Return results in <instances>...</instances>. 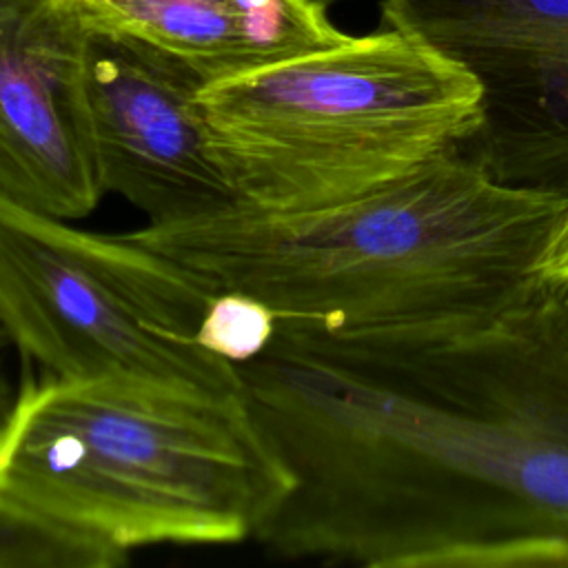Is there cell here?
<instances>
[{"label": "cell", "mask_w": 568, "mask_h": 568, "mask_svg": "<svg viewBox=\"0 0 568 568\" xmlns=\"http://www.w3.org/2000/svg\"><path fill=\"white\" fill-rule=\"evenodd\" d=\"M291 488L253 539L366 568H568V311L326 335L237 364Z\"/></svg>", "instance_id": "cell-1"}, {"label": "cell", "mask_w": 568, "mask_h": 568, "mask_svg": "<svg viewBox=\"0 0 568 568\" xmlns=\"http://www.w3.org/2000/svg\"><path fill=\"white\" fill-rule=\"evenodd\" d=\"M568 197L490 180L459 151L335 204L240 200L124 233L209 293L264 302L277 326L326 335L453 326L537 295L541 248Z\"/></svg>", "instance_id": "cell-2"}, {"label": "cell", "mask_w": 568, "mask_h": 568, "mask_svg": "<svg viewBox=\"0 0 568 568\" xmlns=\"http://www.w3.org/2000/svg\"><path fill=\"white\" fill-rule=\"evenodd\" d=\"M288 488L244 384L27 375L0 422V504L122 555L240 544Z\"/></svg>", "instance_id": "cell-3"}, {"label": "cell", "mask_w": 568, "mask_h": 568, "mask_svg": "<svg viewBox=\"0 0 568 568\" xmlns=\"http://www.w3.org/2000/svg\"><path fill=\"white\" fill-rule=\"evenodd\" d=\"M197 98L235 200L266 211L402 180L459 151L484 109L470 67L399 27L204 82Z\"/></svg>", "instance_id": "cell-4"}, {"label": "cell", "mask_w": 568, "mask_h": 568, "mask_svg": "<svg viewBox=\"0 0 568 568\" xmlns=\"http://www.w3.org/2000/svg\"><path fill=\"white\" fill-rule=\"evenodd\" d=\"M213 293L124 233H93L0 197V326L47 375L233 388L195 342Z\"/></svg>", "instance_id": "cell-5"}, {"label": "cell", "mask_w": 568, "mask_h": 568, "mask_svg": "<svg viewBox=\"0 0 568 568\" xmlns=\"http://www.w3.org/2000/svg\"><path fill=\"white\" fill-rule=\"evenodd\" d=\"M204 80L175 55L129 36L89 29L82 106L102 193H115L146 224L235 202L209 144Z\"/></svg>", "instance_id": "cell-6"}, {"label": "cell", "mask_w": 568, "mask_h": 568, "mask_svg": "<svg viewBox=\"0 0 568 568\" xmlns=\"http://www.w3.org/2000/svg\"><path fill=\"white\" fill-rule=\"evenodd\" d=\"M87 33L73 0H0V197L69 222L104 195L82 106Z\"/></svg>", "instance_id": "cell-7"}, {"label": "cell", "mask_w": 568, "mask_h": 568, "mask_svg": "<svg viewBox=\"0 0 568 568\" xmlns=\"http://www.w3.org/2000/svg\"><path fill=\"white\" fill-rule=\"evenodd\" d=\"M89 29L135 38L204 82L335 47L348 38L324 0H73Z\"/></svg>", "instance_id": "cell-8"}, {"label": "cell", "mask_w": 568, "mask_h": 568, "mask_svg": "<svg viewBox=\"0 0 568 568\" xmlns=\"http://www.w3.org/2000/svg\"><path fill=\"white\" fill-rule=\"evenodd\" d=\"M382 16L459 58L484 87L568 84V0H384Z\"/></svg>", "instance_id": "cell-9"}, {"label": "cell", "mask_w": 568, "mask_h": 568, "mask_svg": "<svg viewBox=\"0 0 568 568\" xmlns=\"http://www.w3.org/2000/svg\"><path fill=\"white\" fill-rule=\"evenodd\" d=\"M126 555L31 521L0 504V568H115Z\"/></svg>", "instance_id": "cell-10"}, {"label": "cell", "mask_w": 568, "mask_h": 568, "mask_svg": "<svg viewBox=\"0 0 568 568\" xmlns=\"http://www.w3.org/2000/svg\"><path fill=\"white\" fill-rule=\"evenodd\" d=\"M275 328L277 317L264 302L224 291L209 300L195 328V342L237 366L257 357L271 344Z\"/></svg>", "instance_id": "cell-11"}, {"label": "cell", "mask_w": 568, "mask_h": 568, "mask_svg": "<svg viewBox=\"0 0 568 568\" xmlns=\"http://www.w3.org/2000/svg\"><path fill=\"white\" fill-rule=\"evenodd\" d=\"M537 275L550 288L568 286V206L559 215L541 248Z\"/></svg>", "instance_id": "cell-12"}, {"label": "cell", "mask_w": 568, "mask_h": 568, "mask_svg": "<svg viewBox=\"0 0 568 568\" xmlns=\"http://www.w3.org/2000/svg\"><path fill=\"white\" fill-rule=\"evenodd\" d=\"M2 342H7V335H4V331H2V326H0V344H2ZM11 402H13V393H11L9 379H7L4 368H2V362H0V422L4 419L7 410L11 408Z\"/></svg>", "instance_id": "cell-13"}, {"label": "cell", "mask_w": 568, "mask_h": 568, "mask_svg": "<svg viewBox=\"0 0 568 568\" xmlns=\"http://www.w3.org/2000/svg\"><path fill=\"white\" fill-rule=\"evenodd\" d=\"M557 291H559V297H561V302H564V306H566V311H568V286L557 288Z\"/></svg>", "instance_id": "cell-14"}]
</instances>
